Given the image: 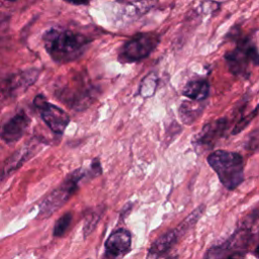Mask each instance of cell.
Masks as SVG:
<instances>
[{"label":"cell","mask_w":259,"mask_h":259,"mask_svg":"<svg viewBox=\"0 0 259 259\" xmlns=\"http://www.w3.org/2000/svg\"><path fill=\"white\" fill-rule=\"evenodd\" d=\"M147 259H178V256L173 249L164 252L149 251Z\"/></svg>","instance_id":"obj_17"},{"label":"cell","mask_w":259,"mask_h":259,"mask_svg":"<svg viewBox=\"0 0 259 259\" xmlns=\"http://www.w3.org/2000/svg\"><path fill=\"white\" fill-rule=\"evenodd\" d=\"M207 162L227 189L234 190L242 183L244 179V162L240 154L218 150L209 154Z\"/></svg>","instance_id":"obj_2"},{"label":"cell","mask_w":259,"mask_h":259,"mask_svg":"<svg viewBox=\"0 0 259 259\" xmlns=\"http://www.w3.org/2000/svg\"><path fill=\"white\" fill-rule=\"evenodd\" d=\"M203 209H204L203 205L197 207V208L194 209L188 217H186L183 222H181V224L177 227V229H175V230L177 231V233H178L179 236H181V235H183L185 232H187V231L198 221V219L200 218L201 213L203 212Z\"/></svg>","instance_id":"obj_14"},{"label":"cell","mask_w":259,"mask_h":259,"mask_svg":"<svg viewBox=\"0 0 259 259\" xmlns=\"http://www.w3.org/2000/svg\"><path fill=\"white\" fill-rule=\"evenodd\" d=\"M225 61L233 75L248 78L251 68L259 65V52L254 40L249 37L239 40L233 50L225 54Z\"/></svg>","instance_id":"obj_3"},{"label":"cell","mask_w":259,"mask_h":259,"mask_svg":"<svg viewBox=\"0 0 259 259\" xmlns=\"http://www.w3.org/2000/svg\"><path fill=\"white\" fill-rule=\"evenodd\" d=\"M226 259H245V255L241 252H235L232 255H229Z\"/></svg>","instance_id":"obj_20"},{"label":"cell","mask_w":259,"mask_h":259,"mask_svg":"<svg viewBox=\"0 0 259 259\" xmlns=\"http://www.w3.org/2000/svg\"><path fill=\"white\" fill-rule=\"evenodd\" d=\"M30 152H31V148H28L27 146H25L19 149L17 152H15L11 157H9V159L4 164L3 170L0 174V178L9 175L11 172L15 171L18 167H20L21 164L25 162L26 159H28V157L30 156Z\"/></svg>","instance_id":"obj_12"},{"label":"cell","mask_w":259,"mask_h":259,"mask_svg":"<svg viewBox=\"0 0 259 259\" xmlns=\"http://www.w3.org/2000/svg\"><path fill=\"white\" fill-rule=\"evenodd\" d=\"M255 254H256V256L259 258V246L256 248V250H255Z\"/></svg>","instance_id":"obj_22"},{"label":"cell","mask_w":259,"mask_h":259,"mask_svg":"<svg viewBox=\"0 0 259 259\" xmlns=\"http://www.w3.org/2000/svg\"><path fill=\"white\" fill-rule=\"evenodd\" d=\"M180 236L178 235L176 230H171L162 236H160L150 247L149 251L154 252H164L169 251L174 248V245L177 243L178 238Z\"/></svg>","instance_id":"obj_13"},{"label":"cell","mask_w":259,"mask_h":259,"mask_svg":"<svg viewBox=\"0 0 259 259\" xmlns=\"http://www.w3.org/2000/svg\"><path fill=\"white\" fill-rule=\"evenodd\" d=\"M203 108L204 103H202V101H183L179 106L178 114L183 123L191 124L200 116Z\"/></svg>","instance_id":"obj_11"},{"label":"cell","mask_w":259,"mask_h":259,"mask_svg":"<svg viewBox=\"0 0 259 259\" xmlns=\"http://www.w3.org/2000/svg\"><path fill=\"white\" fill-rule=\"evenodd\" d=\"M98 220H99V214H96V213H92L88 217V219L86 220L85 226H84L85 236H87L95 228Z\"/></svg>","instance_id":"obj_18"},{"label":"cell","mask_w":259,"mask_h":259,"mask_svg":"<svg viewBox=\"0 0 259 259\" xmlns=\"http://www.w3.org/2000/svg\"><path fill=\"white\" fill-rule=\"evenodd\" d=\"M42 41L47 53L55 62L68 63L84 54L90 39L69 29L53 27L45 31Z\"/></svg>","instance_id":"obj_1"},{"label":"cell","mask_w":259,"mask_h":259,"mask_svg":"<svg viewBox=\"0 0 259 259\" xmlns=\"http://www.w3.org/2000/svg\"><path fill=\"white\" fill-rule=\"evenodd\" d=\"M5 1H10V2H13V1H16V0H5Z\"/></svg>","instance_id":"obj_23"},{"label":"cell","mask_w":259,"mask_h":259,"mask_svg":"<svg viewBox=\"0 0 259 259\" xmlns=\"http://www.w3.org/2000/svg\"><path fill=\"white\" fill-rule=\"evenodd\" d=\"M33 103L50 130L55 134L62 135L70 122L68 113L57 105L48 102L42 95H37Z\"/></svg>","instance_id":"obj_6"},{"label":"cell","mask_w":259,"mask_h":259,"mask_svg":"<svg viewBox=\"0 0 259 259\" xmlns=\"http://www.w3.org/2000/svg\"><path fill=\"white\" fill-rule=\"evenodd\" d=\"M85 175L86 172L83 169H78L69 174L64 182L40 202L38 217L40 219L48 218L61 208L76 192L78 189V182Z\"/></svg>","instance_id":"obj_4"},{"label":"cell","mask_w":259,"mask_h":259,"mask_svg":"<svg viewBox=\"0 0 259 259\" xmlns=\"http://www.w3.org/2000/svg\"><path fill=\"white\" fill-rule=\"evenodd\" d=\"M64 1L75 4V5H85V4H88L90 0H64Z\"/></svg>","instance_id":"obj_21"},{"label":"cell","mask_w":259,"mask_h":259,"mask_svg":"<svg viewBox=\"0 0 259 259\" xmlns=\"http://www.w3.org/2000/svg\"><path fill=\"white\" fill-rule=\"evenodd\" d=\"M160 42L156 32H139L127 39L119 49L118 60L121 63H137L149 57Z\"/></svg>","instance_id":"obj_5"},{"label":"cell","mask_w":259,"mask_h":259,"mask_svg":"<svg viewBox=\"0 0 259 259\" xmlns=\"http://www.w3.org/2000/svg\"><path fill=\"white\" fill-rule=\"evenodd\" d=\"M30 123V118L28 115L20 111L11 117L2 127L1 138L6 143H14L22 138Z\"/></svg>","instance_id":"obj_8"},{"label":"cell","mask_w":259,"mask_h":259,"mask_svg":"<svg viewBox=\"0 0 259 259\" xmlns=\"http://www.w3.org/2000/svg\"><path fill=\"white\" fill-rule=\"evenodd\" d=\"M253 115H254V112L253 113H251V114H249L248 116H246V117H244L241 121H239L238 122V124L236 125V127L234 128V131H233V134L235 135V134H237L238 132H241L251 120H252V118H253Z\"/></svg>","instance_id":"obj_19"},{"label":"cell","mask_w":259,"mask_h":259,"mask_svg":"<svg viewBox=\"0 0 259 259\" xmlns=\"http://www.w3.org/2000/svg\"><path fill=\"white\" fill-rule=\"evenodd\" d=\"M209 93V84L204 78H194L189 80L182 89V94L190 100L203 101Z\"/></svg>","instance_id":"obj_10"},{"label":"cell","mask_w":259,"mask_h":259,"mask_svg":"<svg viewBox=\"0 0 259 259\" xmlns=\"http://www.w3.org/2000/svg\"><path fill=\"white\" fill-rule=\"evenodd\" d=\"M132 244V236L127 230L119 229L110 234L105 242L106 253L117 257L125 254Z\"/></svg>","instance_id":"obj_9"},{"label":"cell","mask_w":259,"mask_h":259,"mask_svg":"<svg viewBox=\"0 0 259 259\" xmlns=\"http://www.w3.org/2000/svg\"><path fill=\"white\" fill-rule=\"evenodd\" d=\"M230 248L231 241H228L220 246H213L205 253L204 259H223Z\"/></svg>","instance_id":"obj_16"},{"label":"cell","mask_w":259,"mask_h":259,"mask_svg":"<svg viewBox=\"0 0 259 259\" xmlns=\"http://www.w3.org/2000/svg\"><path fill=\"white\" fill-rule=\"evenodd\" d=\"M228 126V121L226 118H218L212 120L202 127V130L196 135L193 143L197 148L212 147L215 142L223 137Z\"/></svg>","instance_id":"obj_7"},{"label":"cell","mask_w":259,"mask_h":259,"mask_svg":"<svg viewBox=\"0 0 259 259\" xmlns=\"http://www.w3.org/2000/svg\"><path fill=\"white\" fill-rule=\"evenodd\" d=\"M72 219H73V215L70 211L64 213L61 218H59V220L56 222L55 227H54V236L58 237V238L63 237L66 234V232L68 231V229L71 225Z\"/></svg>","instance_id":"obj_15"}]
</instances>
